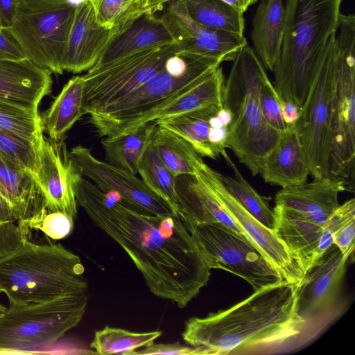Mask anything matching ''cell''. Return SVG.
Wrapping results in <instances>:
<instances>
[{"instance_id":"cell-9","label":"cell","mask_w":355,"mask_h":355,"mask_svg":"<svg viewBox=\"0 0 355 355\" xmlns=\"http://www.w3.org/2000/svg\"><path fill=\"white\" fill-rule=\"evenodd\" d=\"M87 293L52 301L10 304L0 318V352H29L56 343L77 326L86 311Z\"/></svg>"},{"instance_id":"cell-18","label":"cell","mask_w":355,"mask_h":355,"mask_svg":"<svg viewBox=\"0 0 355 355\" xmlns=\"http://www.w3.org/2000/svg\"><path fill=\"white\" fill-rule=\"evenodd\" d=\"M179 49L189 54L233 61L247 43L244 35L204 26L193 21L180 0H171L160 17Z\"/></svg>"},{"instance_id":"cell-17","label":"cell","mask_w":355,"mask_h":355,"mask_svg":"<svg viewBox=\"0 0 355 355\" xmlns=\"http://www.w3.org/2000/svg\"><path fill=\"white\" fill-rule=\"evenodd\" d=\"M69 155L83 176L91 180L112 199L146 214H174L136 175L96 158L90 148L78 145L71 148Z\"/></svg>"},{"instance_id":"cell-30","label":"cell","mask_w":355,"mask_h":355,"mask_svg":"<svg viewBox=\"0 0 355 355\" xmlns=\"http://www.w3.org/2000/svg\"><path fill=\"white\" fill-rule=\"evenodd\" d=\"M189 17L204 26L243 35V12L222 0H180Z\"/></svg>"},{"instance_id":"cell-13","label":"cell","mask_w":355,"mask_h":355,"mask_svg":"<svg viewBox=\"0 0 355 355\" xmlns=\"http://www.w3.org/2000/svg\"><path fill=\"white\" fill-rule=\"evenodd\" d=\"M178 53L173 43L91 68L82 76L85 114L98 112L137 89L159 73L168 58Z\"/></svg>"},{"instance_id":"cell-32","label":"cell","mask_w":355,"mask_h":355,"mask_svg":"<svg viewBox=\"0 0 355 355\" xmlns=\"http://www.w3.org/2000/svg\"><path fill=\"white\" fill-rule=\"evenodd\" d=\"M162 331L134 332L126 329L105 327L95 332L90 344L99 355L126 354L147 347L160 337Z\"/></svg>"},{"instance_id":"cell-10","label":"cell","mask_w":355,"mask_h":355,"mask_svg":"<svg viewBox=\"0 0 355 355\" xmlns=\"http://www.w3.org/2000/svg\"><path fill=\"white\" fill-rule=\"evenodd\" d=\"M347 259L333 243L305 270L296 290L300 332L291 350L311 343L345 312L347 302L341 288Z\"/></svg>"},{"instance_id":"cell-47","label":"cell","mask_w":355,"mask_h":355,"mask_svg":"<svg viewBox=\"0 0 355 355\" xmlns=\"http://www.w3.org/2000/svg\"><path fill=\"white\" fill-rule=\"evenodd\" d=\"M0 218L15 220L12 218L10 206L7 201L0 195Z\"/></svg>"},{"instance_id":"cell-1","label":"cell","mask_w":355,"mask_h":355,"mask_svg":"<svg viewBox=\"0 0 355 355\" xmlns=\"http://www.w3.org/2000/svg\"><path fill=\"white\" fill-rule=\"evenodd\" d=\"M76 197L94 223L128 254L155 296L184 308L208 283L210 269L179 215L137 211L84 177Z\"/></svg>"},{"instance_id":"cell-26","label":"cell","mask_w":355,"mask_h":355,"mask_svg":"<svg viewBox=\"0 0 355 355\" xmlns=\"http://www.w3.org/2000/svg\"><path fill=\"white\" fill-rule=\"evenodd\" d=\"M156 125V121H153L129 132L103 137L101 144L107 162L136 175Z\"/></svg>"},{"instance_id":"cell-23","label":"cell","mask_w":355,"mask_h":355,"mask_svg":"<svg viewBox=\"0 0 355 355\" xmlns=\"http://www.w3.org/2000/svg\"><path fill=\"white\" fill-rule=\"evenodd\" d=\"M284 15L282 0H261L252 21L254 51L263 67L272 72L281 56Z\"/></svg>"},{"instance_id":"cell-6","label":"cell","mask_w":355,"mask_h":355,"mask_svg":"<svg viewBox=\"0 0 355 355\" xmlns=\"http://www.w3.org/2000/svg\"><path fill=\"white\" fill-rule=\"evenodd\" d=\"M344 191L345 180L328 177L282 188L276 193L273 230L304 270L316 260L323 230L340 205L338 196Z\"/></svg>"},{"instance_id":"cell-7","label":"cell","mask_w":355,"mask_h":355,"mask_svg":"<svg viewBox=\"0 0 355 355\" xmlns=\"http://www.w3.org/2000/svg\"><path fill=\"white\" fill-rule=\"evenodd\" d=\"M188 55V69L182 76H171L164 67L125 97L89 114V122L99 137H116L155 121L159 111L194 87L222 62L215 58Z\"/></svg>"},{"instance_id":"cell-37","label":"cell","mask_w":355,"mask_h":355,"mask_svg":"<svg viewBox=\"0 0 355 355\" xmlns=\"http://www.w3.org/2000/svg\"><path fill=\"white\" fill-rule=\"evenodd\" d=\"M0 155L33 175L35 151L30 141L0 130Z\"/></svg>"},{"instance_id":"cell-31","label":"cell","mask_w":355,"mask_h":355,"mask_svg":"<svg viewBox=\"0 0 355 355\" xmlns=\"http://www.w3.org/2000/svg\"><path fill=\"white\" fill-rule=\"evenodd\" d=\"M146 185L162 198L175 214L180 215L181 205L176 188V178L166 168L152 143L139 164L138 173Z\"/></svg>"},{"instance_id":"cell-5","label":"cell","mask_w":355,"mask_h":355,"mask_svg":"<svg viewBox=\"0 0 355 355\" xmlns=\"http://www.w3.org/2000/svg\"><path fill=\"white\" fill-rule=\"evenodd\" d=\"M268 78L254 49L246 44L234 59L223 90V105L232 114L227 148L253 175L260 174L283 134L271 128L261 112L259 93Z\"/></svg>"},{"instance_id":"cell-14","label":"cell","mask_w":355,"mask_h":355,"mask_svg":"<svg viewBox=\"0 0 355 355\" xmlns=\"http://www.w3.org/2000/svg\"><path fill=\"white\" fill-rule=\"evenodd\" d=\"M334 42L335 39L313 78L306 99L300 107L299 117L294 124L310 174L314 179L329 177L330 116L336 71Z\"/></svg>"},{"instance_id":"cell-21","label":"cell","mask_w":355,"mask_h":355,"mask_svg":"<svg viewBox=\"0 0 355 355\" xmlns=\"http://www.w3.org/2000/svg\"><path fill=\"white\" fill-rule=\"evenodd\" d=\"M160 17L145 13L115 35L93 67L150 49L173 44Z\"/></svg>"},{"instance_id":"cell-25","label":"cell","mask_w":355,"mask_h":355,"mask_svg":"<svg viewBox=\"0 0 355 355\" xmlns=\"http://www.w3.org/2000/svg\"><path fill=\"white\" fill-rule=\"evenodd\" d=\"M84 80L72 77L51 105L41 116L43 131L54 141L62 139L72 126L85 114L83 109Z\"/></svg>"},{"instance_id":"cell-3","label":"cell","mask_w":355,"mask_h":355,"mask_svg":"<svg viewBox=\"0 0 355 355\" xmlns=\"http://www.w3.org/2000/svg\"><path fill=\"white\" fill-rule=\"evenodd\" d=\"M343 0H286L282 53L274 71L283 101L301 107L338 30Z\"/></svg>"},{"instance_id":"cell-28","label":"cell","mask_w":355,"mask_h":355,"mask_svg":"<svg viewBox=\"0 0 355 355\" xmlns=\"http://www.w3.org/2000/svg\"><path fill=\"white\" fill-rule=\"evenodd\" d=\"M152 143L164 165L175 178L194 175L205 163L188 141L157 124Z\"/></svg>"},{"instance_id":"cell-27","label":"cell","mask_w":355,"mask_h":355,"mask_svg":"<svg viewBox=\"0 0 355 355\" xmlns=\"http://www.w3.org/2000/svg\"><path fill=\"white\" fill-rule=\"evenodd\" d=\"M223 104L214 105L195 111L156 121L158 125L180 136L188 141L201 157L215 159L220 155L209 141V119Z\"/></svg>"},{"instance_id":"cell-11","label":"cell","mask_w":355,"mask_h":355,"mask_svg":"<svg viewBox=\"0 0 355 355\" xmlns=\"http://www.w3.org/2000/svg\"><path fill=\"white\" fill-rule=\"evenodd\" d=\"M76 11L70 0H20L9 27L26 58L62 74V62Z\"/></svg>"},{"instance_id":"cell-33","label":"cell","mask_w":355,"mask_h":355,"mask_svg":"<svg viewBox=\"0 0 355 355\" xmlns=\"http://www.w3.org/2000/svg\"><path fill=\"white\" fill-rule=\"evenodd\" d=\"M225 161L234 173V178L221 175L227 191L249 214L268 228L273 230L274 212L267 200L246 182L229 157Z\"/></svg>"},{"instance_id":"cell-34","label":"cell","mask_w":355,"mask_h":355,"mask_svg":"<svg viewBox=\"0 0 355 355\" xmlns=\"http://www.w3.org/2000/svg\"><path fill=\"white\" fill-rule=\"evenodd\" d=\"M90 1L98 23L110 29L121 31L148 10V0Z\"/></svg>"},{"instance_id":"cell-19","label":"cell","mask_w":355,"mask_h":355,"mask_svg":"<svg viewBox=\"0 0 355 355\" xmlns=\"http://www.w3.org/2000/svg\"><path fill=\"white\" fill-rule=\"evenodd\" d=\"M119 30L100 24L90 0L76 4L74 20L62 62V69L74 73L92 68Z\"/></svg>"},{"instance_id":"cell-43","label":"cell","mask_w":355,"mask_h":355,"mask_svg":"<svg viewBox=\"0 0 355 355\" xmlns=\"http://www.w3.org/2000/svg\"><path fill=\"white\" fill-rule=\"evenodd\" d=\"M26 56L7 27L0 28V59L21 60ZM28 59V58H27Z\"/></svg>"},{"instance_id":"cell-42","label":"cell","mask_w":355,"mask_h":355,"mask_svg":"<svg viewBox=\"0 0 355 355\" xmlns=\"http://www.w3.org/2000/svg\"><path fill=\"white\" fill-rule=\"evenodd\" d=\"M354 235L355 218H353L343 224L333 236V243L347 258L354 250Z\"/></svg>"},{"instance_id":"cell-45","label":"cell","mask_w":355,"mask_h":355,"mask_svg":"<svg viewBox=\"0 0 355 355\" xmlns=\"http://www.w3.org/2000/svg\"><path fill=\"white\" fill-rule=\"evenodd\" d=\"M300 109L295 103L282 101L281 105V112L284 122L288 125H294L300 115Z\"/></svg>"},{"instance_id":"cell-46","label":"cell","mask_w":355,"mask_h":355,"mask_svg":"<svg viewBox=\"0 0 355 355\" xmlns=\"http://www.w3.org/2000/svg\"><path fill=\"white\" fill-rule=\"evenodd\" d=\"M242 12H245L248 8L256 3L258 0H222Z\"/></svg>"},{"instance_id":"cell-4","label":"cell","mask_w":355,"mask_h":355,"mask_svg":"<svg viewBox=\"0 0 355 355\" xmlns=\"http://www.w3.org/2000/svg\"><path fill=\"white\" fill-rule=\"evenodd\" d=\"M84 272L80 258L61 244H37L24 237L0 257V293L15 305L86 293Z\"/></svg>"},{"instance_id":"cell-2","label":"cell","mask_w":355,"mask_h":355,"mask_svg":"<svg viewBox=\"0 0 355 355\" xmlns=\"http://www.w3.org/2000/svg\"><path fill=\"white\" fill-rule=\"evenodd\" d=\"M297 286L286 281L254 291L229 309L190 318L182 337L201 354H270L291 351L300 332Z\"/></svg>"},{"instance_id":"cell-48","label":"cell","mask_w":355,"mask_h":355,"mask_svg":"<svg viewBox=\"0 0 355 355\" xmlns=\"http://www.w3.org/2000/svg\"><path fill=\"white\" fill-rule=\"evenodd\" d=\"M171 0H148V13L154 14L163 9L164 6Z\"/></svg>"},{"instance_id":"cell-29","label":"cell","mask_w":355,"mask_h":355,"mask_svg":"<svg viewBox=\"0 0 355 355\" xmlns=\"http://www.w3.org/2000/svg\"><path fill=\"white\" fill-rule=\"evenodd\" d=\"M225 85L223 69L219 66L198 84L170 103L155 117V121L195 111L214 105H220Z\"/></svg>"},{"instance_id":"cell-51","label":"cell","mask_w":355,"mask_h":355,"mask_svg":"<svg viewBox=\"0 0 355 355\" xmlns=\"http://www.w3.org/2000/svg\"><path fill=\"white\" fill-rule=\"evenodd\" d=\"M3 27H4V26H3V24H2L1 18V16H0V28H3Z\"/></svg>"},{"instance_id":"cell-50","label":"cell","mask_w":355,"mask_h":355,"mask_svg":"<svg viewBox=\"0 0 355 355\" xmlns=\"http://www.w3.org/2000/svg\"><path fill=\"white\" fill-rule=\"evenodd\" d=\"M7 309L6 307H5L4 306H3L1 302H0V318L4 315V313L6 312L7 311Z\"/></svg>"},{"instance_id":"cell-20","label":"cell","mask_w":355,"mask_h":355,"mask_svg":"<svg viewBox=\"0 0 355 355\" xmlns=\"http://www.w3.org/2000/svg\"><path fill=\"white\" fill-rule=\"evenodd\" d=\"M51 72L28 59H0V101L38 112L42 99L51 92Z\"/></svg>"},{"instance_id":"cell-36","label":"cell","mask_w":355,"mask_h":355,"mask_svg":"<svg viewBox=\"0 0 355 355\" xmlns=\"http://www.w3.org/2000/svg\"><path fill=\"white\" fill-rule=\"evenodd\" d=\"M27 234L28 230H40L53 240L67 237L73 229V218L62 211H50L44 207L35 215L18 224Z\"/></svg>"},{"instance_id":"cell-49","label":"cell","mask_w":355,"mask_h":355,"mask_svg":"<svg viewBox=\"0 0 355 355\" xmlns=\"http://www.w3.org/2000/svg\"><path fill=\"white\" fill-rule=\"evenodd\" d=\"M0 195L7 201L8 202V200H7V195H6V192L1 184V182H0Z\"/></svg>"},{"instance_id":"cell-8","label":"cell","mask_w":355,"mask_h":355,"mask_svg":"<svg viewBox=\"0 0 355 355\" xmlns=\"http://www.w3.org/2000/svg\"><path fill=\"white\" fill-rule=\"evenodd\" d=\"M336 36L335 82L331 99L329 177L345 180L354 191L355 174V15L340 13Z\"/></svg>"},{"instance_id":"cell-35","label":"cell","mask_w":355,"mask_h":355,"mask_svg":"<svg viewBox=\"0 0 355 355\" xmlns=\"http://www.w3.org/2000/svg\"><path fill=\"white\" fill-rule=\"evenodd\" d=\"M0 130L31 143L43 132L41 116L20 107L0 101Z\"/></svg>"},{"instance_id":"cell-22","label":"cell","mask_w":355,"mask_h":355,"mask_svg":"<svg viewBox=\"0 0 355 355\" xmlns=\"http://www.w3.org/2000/svg\"><path fill=\"white\" fill-rule=\"evenodd\" d=\"M260 174L266 182L282 188L306 182L310 171L295 125L283 132L266 157Z\"/></svg>"},{"instance_id":"cell-44","label":"cell","mask_w":355,"mask_h":355,"mask_svg":"<svg viewBox=\"0 0 355 355\" xmlns=\"http://www.w3.org/2000/svg\"><path fill=\"white\" fill-rule=\"evenodd\" d=\"M20 0H0V16L4 27H9L17 12Z\"/></svg>"},{"instance_id":"cell-39","label":"cell","mask_w":355,"mask_h":355,"mask_svg":"<svg viewBox=\"0 0 355 355\" xmlns=\"http://www.w3.org/2000/svg\"><path fill=\"white\" fill-rule=\"evenodd\" d=\"M355 218V200L349 199L339 205L327 221L316 252V259L333 244V236L338 228L351 218Z\"/></svg>"},{"instance_id":"cell-24","label":"cell","mask_w":355,"mask_h":355,"mask_svg":"<svg viewBox=\"0 0 355 355\" xmlns=\"http://www.w3.org/2000/svg\"><path fill=\"white\" fill-rule=\"evenodd\" d=\"M0 182L6 192L12 218L18 224L44 207L43 197L33 176L1 155Z\"/></svg>"},{"instance_id":"cell-40","label":"cell","mask_w":355,"mask_h":355,"mask_svg":"<svg viewBox=\"0 0 355 355\" xmlns=\"http://www.w3.org/2000/svg\"><path fill=\"white\" fill-rule=\"evenodd\" d=\"M26 235L15 220L0 218V257L17 248Z\"/></svg>"},{"instance_id":"cell-41","label":"cell","mask_w":355,"mask_h":355,"mask_svg":"<svg viewBox=\"0 0 355 355\" xmlns=\"http://www.w3.org/2000/svg\"><path fill=\"white\" fill-rule=\"evenodd\" d=\"M132 354L198 355V349L192 346L183 345L179 343L170 344L153 343L147 347L139 349Z\"/></svg>"},{"instance_id":"cell-15","label":"cell","mask_w":355,"mask_h":355,"mask_svg":"<svg viewBox=\"0 0 355 355\" xmlns=\"http://www.w3.org/2000/svg\"><path fill=\"white\" fill-rule=\"evenodd\" d=\"M210 189L232 218L239 225L245 239L294 286L301 283L304 270L297 259L273 230L269 229L249 214L230 193L221 174L204 163L194 175Z\"/></svg>"},{"instance_id":"cell-38","label":"cell","mask_w":355,"mask_h":355,"mask_svg":"<svg viewBox=\"0 0 355 355\" xmlns=\"http://www.w3.org/2000/svg\"><path fill=\"white\" fill-rule=\"evenodd\" d=\"M282 99L268 78L263 82L260 93L259 103L263 116L273 129L284 132L288 125L284 122L281 112Z\"/></svg>"},{"instance_id":"cell-16","label":"cell","mask_w":355,"mask_h":355,"mask_svg":"<svg viewBox=\"0 0 355 355\" xmlns=\"http://www.w3.org/2000/svg\"><path fill=\"white\" fill-rule=\"evenodd\" d=\"M33 178L50 211H62L76 218V188L83 177L71 159L62 139L54 141L40 134L33 143Z\"/></svg>"},{"instance_id":"cell-12","label":"cell","mask_w":355,"mask_h":355,"mask_svg":"<svg viewBox=\"0 0 355 355\" xmlns=\"http://www.w3.org/2000/svg\"><path fill=\"white\" fill-rule=\"evenodd\" d=\"M183 222L210 270L233 273L254 291L285 281L253 245L221 223Z\"/></svg>"}]
</instances>
